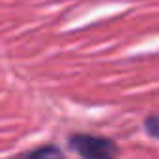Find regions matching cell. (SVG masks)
I'll list each match as a JSON object with an SVG mask.
<instances>
[{"instance_id": "3", "label": "cell", "mask_w": 159, "mask_h": 159, "mask_svg": "<svg viewBox=\"0 0 159 159\" xmlns=\"http://www.w3.org/2000/svg\"><path fill=\"white\" fill-rule=\"evenodd\" d=\"M144 127H146V131H148L153 139L159 140V114H150V116L146 118V122H144Z\"/></svg>"}, {"instance_id": "1", "label": "cell", "mask_w": 159, "mask_h": 159, "mask_svg": "<svg viewBox=\"0 0 159 159\" xmlns=\"http://www.w3.org/2000/svg\"><path fill=\"white\" fill-rule=\"evenodd\" d=\"M69 148L75 150L83 159H116L120 150L118 144L109 137L75 133L69 137Z\"/></svg>"}, {"instance_id": "2", "label": "cell", "mask_w": 159, "mask_h": 159, "mask_svg": "<svg viewBox=\"0 0 159 159\" xmlns=\"http://www.w3.org/2000/svg\"><path fill=\"white\" fill-rule=\"evenodd\" d=\"M13 159H66V155H64V152L58 146L43 144V146H38V148L28 150L25 153H19Z\"/></svg>"}]
</instances>
